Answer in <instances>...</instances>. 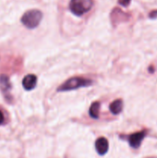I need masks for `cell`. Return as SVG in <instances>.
I'll return each mask as SVG.
<instances>
[{"mask_svg": "<svg viewBox=\"0 0 157 158\" xmlns=\"http://www.w3.org/2000/svg\"><path fill=\"white\" fill-rule=\"evenodd\" d=\"M93 82L89 79L83 78L80 77H74L66 80L62 84L57 88L58 92H66V91L75 90L83 87H89L92 86Z\"/></svg>", "mask_w": 157, "mask_h": 158, "instance_id": "6da1fadb", "label": "cell"}, {"mask_svg": "<svg viewBox=\"0 0 157 158\" xmlns=\"http://www.w3.org/2000/svg\"><path fill=\"white\" fill-rule=\"evenodd\" d=\"M42 19V13L38 9H31L23 14L21 22L28 29H35L39 25Z\"/></svg>", "mask_w": 157, "mask_h": 158, "instance_id": "7a4b0ae2", "label": "cell"}, {"mask_svg": "<svg viewBox=\"0 0 157 158\" xmlns=\"http://www.w3.org/2000/svg\"><path fill=\"white\" fill-rule=\"evenodd\" d=\"M93 6L92 0H71L69 9L74 15L81 16L89 12Z\"/></svg>", "mask_w": 157, "mask_h": 158, "instance_id": "3957f363", "label": "cell"}, {"mask_svg": "<svg viewBox=\"0 0 157 158\" xmlns=\"http://www.w3.org/2000/svg\"><path fill=\"white\" fill-rule=\"evenodd\" d=\"M11 89H12V86H11L9 77L4 74L0 76V90L4 96L6 101L9 103H11L12 100Z\"/></svg>", "mask_w": 157, "mask_h": 158, "instance_id": "277c9868", "label": "cell"}, {"mask_svg": "<svg viewBox=\"0 0 157 158\" xmlns=\"http://www.w3.org/2000/svg\"><path fill=\"white\" fill-rule=\"evenodd\" d=\"M129 18H130V15L123 12L119 8H114L110 14L111 22L114 26H117L120 23L128 21Z\"/></svg>", "mask_w": 157, "mask_h": 158, "instance_id": "5b68a950", "label": "cell"}, {"mask_svg": "<svg viewBox=\"0 0 157 158\" xmlns=\"http://www.w3.org/2000/svg\"><path fill=\"white\" fill-rule=\"evenodd\" d=\"M146 134H147L146 131H142L128 136L127 140L129 142V146L134 149H137L139 148L143 139L146 136Z\"/></svg>", "mask_w": 157, "mask_h": 158, "instance_id": "8992f818", "label": "cell"}, {"mask_svg": "<svg viewBox=\"0 0 157 158\" xmlns=\"http://www.w3.org/2000/svg\"><path fill=\"white\" fill-rule=\"evenodd\" d=\"M95 151L99 155H105L109 150V142L105 137H99L95 143Z\"/></svg>", "mask_w": 157, "mask_h": 158, "instance_id": "52a82bcc", "label": "cell"}, {"mask_svg": "<svg viewBox=\"0 0 157 158\" xmlns=\"http://www.w3.org/2000/svg\"><path fill=\"white\" fill-rule=\"evenodd\" d=\"M37 84V77L34 74L26 75L22 80V86L26 90H32Z\"/></svg>", "mask_w": 157, "mask_h": 158, "instance_id": "ba28073f", "label": "cell"}, {"mask_svg": "<svg viewBox=\"0 0 157 158\" xmlns=\"http://www.w3.org/2000/svg\"><path fill=\"white\" fill-rule=\"evenodd\" d=\"M123 100L118 99V100H114L113 102L111 103L109 105V110H110L111 113L114 115H117L119 114L120 113L123 111Z\"/></svg>", "mask_w": 157, "mask_h": 158, "instance_id": "9c48e42d", "label": "cell"}, {"mask_svg": "<svg viewBox=\"0 0 157 158\" xmlns=\"http://www.w3.org/2000/svg\"><path fill=\"white\" fill-rule=\"evenodd\" d=\"M99 111H100V103L99 102H94L91 104L89 107V114L92 118L98 119L99 117Z\"/></svg>", "mask_w": 157, "mask_h": 158, "instance_id": "30bf717a", "label": "cell"}, {"mask_svg": "<svg viewBox=\"0 0 157 158\" xmlns=\"http://www.w3.org/2000/svg\"><path fill=\"white\" fill-rule=\"evenodd\" d=\"M118 2L121 6H124V7H126V6H128L129 5L131 0H118Z\"/></svg>", "mask_w": 157, "mask_h": 158, "instance_id": "8fae6325", "label": "cell"}, {"mask_svg": "<svg viewBox=\"0 0 157 158\" xmlns=\"http://www.w3.org/2000/svg\"><path fill=\"white\" fill-rule=\"evenodd\" d=\"M150 19H156L157 18V10H153L149 13V15Z\"/></svg>", "mask_w": 157, "mask_h": 158, "instance_id": "7c38bea8", "label": "cell"}, {"mask_svg": "<svg viewBox=\"0 0 157 158\" xmlns=\"http://www.w3.org/2000/svg\"><path fill=\"white\" fill-rule=\"evenodd\" d=\"M5 121V117H4V114L0 110V125L2 124Z\"/></svg>", "mask_w": 157, "mask_h": 158, "instance_id": "4fadbf2b", "label": "cell"}, {"mask_svg": "<svg viewBox=\"0 0 157 158\" xmlns=\"http://www.w3.org/2000/svg\"><path fill=\"white\" fill-rule=\"evenodd\" d=\"M149 72L151 73H153L154 72L153 66H150V67H149Z\"/></svg>", "mask_w": 157, "mask_h": 158, "instance_id": "5bb4252c", "label": "cell"}, {"mask_svg": "<svg viewBox=\"0 0 157 158\" xmlns=\"http://www.w3.org/2000/svg\"><path fill=\"white\" fill-rule=\"evenodd\" d=\"M146 158H157V157H146Z\"/></svg>", "mask_w": 157, "mask_h": 158, "instance_id": "9a60e30c", "label": "cell"}]
</instances>
